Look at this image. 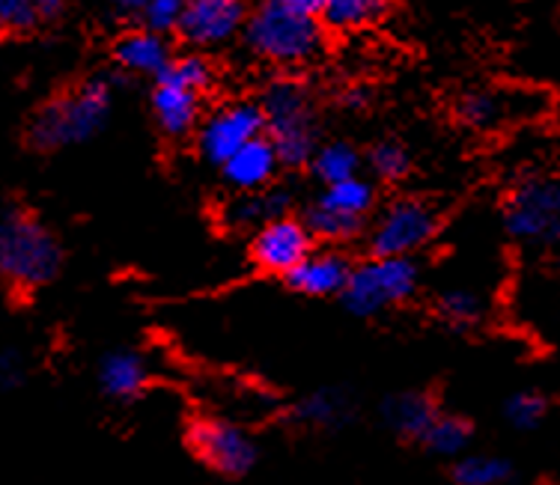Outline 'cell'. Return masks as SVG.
I'll return each mask as SVG.
<instances>
[{
    "mask_svg": "<svg viewBox=\"0 0 560 485\" xmlns=\"http://www.w3.org/2000/svg\"><path fill=\"white\" fill-rule=\"evenodd\" d=\"M108 3L117 12H140V7H143V0H108Z\"/></svg>",
    "mask_w": 560,
    "mask_h": 485,
    "instance_id": "36",
    "label": "cell"
},
{
    "mask_svg": "<svg viewBox=\"0 0 560 485\" xmlns=\"http://www.w3.org/2000/svg\"><path fill=\"white\" fill-rule=\"evenodd\" d=\"M152 381V367L147 355H140L138 348H110L98 357L96 367V385L102 397L110 402L140 400Z\"/></svg>",
    "mask_w": 560,
    "mask_h": 485,
    "instance_id": "12",
    "label": "cell"
},
{
    "mask_svg": "<svg viewBox=\"0 0 560 485\" xmlns=\"http://www.w3.org/2000/svg\"><path fill=\"white\" fill-rule=\"evenodd\" d=\"M453 485H506L513 480V462L492 453H465L453 462Z\"/></svg>",
    "mask_w": 560,
    "mask_h": 485,
    "instance_id": "25",
    "label": "cell"
},
{
    "mask_svg": "<svg viewBox=\"0 0 560 485\" xmlns=\"http://www.w3.org/2000/svg\"><path fill=\"white\" fill-rule=\"evenodd\" d=\"M456 117L468 129H495L498 122L504 119V102L492 90H471L456 102Z\"/></svg>",
    "mask_w": 560,
    "mask_h": 485,
    "instance_id": "27",
    "label": "cell"
},
{
    "mask_svg": "<svg viewBox=\"0 0 560 485\" xmlns=\"http://www.w3.org/2000/svg\"><path fill=\"white\" fill-rule=\"evenodd\" d=\"M66 3L69 0H33V10L39 15V22H51L66 10Z\"/></svg>",
    "mask_w": 560,
    "mask_h": 485,
    "instance_id": "35",
    "label": "cell"
},
{
    "mask_svg": "<svg viewBox=\"0 0 560 485\" xmlns=\"http://www.w3.org/2000/svg\"><path fill=\"white\" fill-rule=\"evenodd\" d=\"M110 108L114 78H90L33 110L27 122V146L36 152H60L93 141L108 126Z\"/></svg>",
    "mask_w": 560,
    "mask_h": 485,
    "instance_id": "2",
    "label": "cell"
},
{
    "mask_svg": "<svg viewBox=\"0 0 560 485\" xmlns=\"http://www.w3.org/2000/svg\"><path fill=\"white\" fill-rule=\"evenodd\" d=\"M31 378V357L19 345H0V393L22 390Z\"/></svg>",
    "mask_w": 560,
    "mask_h": 485,
    "instance_id": "30",
    "label": "cell"
},
{
    "mask_svg": "<svg viewBox=\"0 0 560 485\" xmlns=\"http://www.w3.org/2000/svg\"><path fill=\"white\" fill-rule=\"evenodd\" d=\"M352 400L349 393L340 388H319L304 393L302 400L290 409V421L304 429H323L335 431L343 429L346 423L352 421Z\"/></svg>",
    "mask_w": 560,
    "mask_h": 485,
    "instance_id": "19",
    "label": "cell"
},
{
    "mask_svg": "<svg viewBox=\"0 0 560 485\" xmlns=\"http://www.w3.org/2000/svg\"><path fill=\"white\" fill-rule=\"evenodd\" d=\"M352 259L335 248H316L307 259H302L295 269L283 277L292 292L304 298H340L349 274H352Z\"/></svg>",
    "mask_w": 560,
    "mask_h": 485,
    "instance_id": "13",
    "label": "cell"
},
{
    "mask_svg": "<svg viewBox=\"0 0 560 485\" xmlns=\"http://www.w3.org/2000/svg\"><path fill=\"white\" fill-rule=\"evenodd\" d=\"M316 205H323L328 212L355 221V224H370V215L376 212V185L364 179V176H352L346 182L325 185L323 194L313 200Z\"/></svg>",
    "mask_w": 560,
    "mask_h": 485,
    "instance_id": "20",
    "label": "cell"
},
{
    "mask_svg": "<svg viewBox=\"0 0 560 485\" xmlns=\"http://www.w3.org/2000/svg\"><path fill=\"white\" fill-rule=\"evenodd\" d=\"M292 203L295 197L280 185H271L266 191L257 194H236L224 209V224L236 229H259L269 221L292 215Z\"/></svg>",
    "mask_w": 560,
    "mask_h": 485,
    "instance_id": "18",
    "label": "cell"
},
{
    "mask_svg": "<svg viewBox=\"0 0 560 485\" xmlns=\"http://www.w3.org/2000/svg\"><path fill=\"white\" fill-rule=\"evenodd\" d=\"M185 443L203 468L230 480L248 476L259 462L257 438L245 426L215 414H203L188 423Z\"/></svg>",
    "mask_w": 560,
    "mask_h": 485,
    "instance_id": "8",
    "label": "cell"
},
{
    "mask_svg": "<svg viewBox=\"0 0 560 485\" xmlns=\"http://www.w3.org/2000/svg\"><path fill=\"white\" fill-rule=\"evenodd\" d=\"M266 3H275L280 10L299 12V15H311V19H319V10H323L325 0H266Z\"/></svg>",
    "mask_w": 560,
    "mask_h": 485,
    "instance_id": "33",
    "label": "cell"
},
{
    "mask_svg": "<svg viewBox=\"0 0 560 485\" xmlns=\"http://www.w3.org/2000/svg\"><path fill=\"white\" fill-rule=\"evenodd\" d=\"M150 105L155 126L171 141L195 134L200 119H203V96L185 90V86L167 84V81H155Z\"/></svg>",
    "mask_w": 560,
    "mask_h": 485,
    "instance_id": "15",
    "label": "cell"
},
{
    "mask_svg": "<svg viewBox=\"0 0 560 485\" xmlns=\"http://www.w3.org/2000/svg\"><path fill=\"white\" fill-rule=\"evenodd\" d=\"M311 173L323 185H337L352 179L361 170V152L349 141H328L319 143L311 158Z\"/></svg>",
    "mask_w": 560,
    "mask_h": 485,
    "instance_id": "24",
    "label": "cell"
},
{
    "mask_svg": "<svg viewBox=\"0 0 560 485\" xmlns=\"http://www.w3.org/2000/svg\"><path fill=\"white\" fill-rule=\"evenodd\" d=\"M155 81H167V84L185 86L191 93H200L203 96L209 86L215 84V66L200 51H191V55H176L171 60V66L164 69L162 75Z\"/></svg>",
    "mask_w": 560,
    "mask_h": 485,
    "instance_id": "26",
    "label": "cell"
},
{
    "mask_svg": "<svg viewBox=\"0 0 560 485\" xmlns=\"http://www.w3.org/2000/svg\"><path fill=\"white\" fill-rule=\"evenodd\" d=\"M340 105L346 110H364L370 105V90L364 84H352L346 86L343 93H340Z\"/></svg>",
    "mask_w": 560,
    "mask_h": 485,
    "instance_id": "34",
    "label": "cell"
},
{
    "mask_svg": "<svg viewBox=\"0 0 560 485\" xmlns=\"http://www.w3.org/2000/svg\"><path fill=\"white\" fill-rule=\"evenodd\" d=\"M266 134V122H262V110L257 102H226L215 108L209 117L200 119L197 126V152L206 162L221 164L238 152L245 143L257 141Z\"/></svg>",
    "mask_w": 560,
    "mask_h": 485,
    "instance_id": "9",
    "label": "cell"
},
{
    "mask_svg": "<svg viewBox=\"0 0 560 485\" xmlns=\"http://www.w3.org/2000/svg\"><path fill=\"white\" fill-rule=\"evenodd\" d=\"M439 414H442V405L423 390H399L382 402V423L394 435L415 443H420V438L427 435Z\"/></svg>",
    "mask_w": 560,
    "mask_h": 485,
    "instance_id": "16",
    "label": "cell"
},
{
    "mask_svg": "<svg viewBox=\"0 0 560 485\" xmlns=\"http://www.w3.org/2000/svg\"><path fill=\"white\" fill-rule=\"evenodd\" d=\"M66 250L55 227L19 200H0V289L27 298L60 277Z\"/></svg>",
    "mask_w": 560,
    "mask_h": 485,
    "instance_id": "1",
    "label": "cell"
},
{
    "mask_svg": "<svg viewBox=\"0 0 560 485\" xmlns=\"http://www.w3.org/2000/svg\"><path fill=\"white\" fill-rule=\"evenodd\" d=\"M504 229L522 248H560V176L528 173L504 197Z\"/></svg>",
    "mask_w": 560,
    "mask_h": 485,
    "instance_id": "5",
    "label": "cell"
},
{
    "mask_svg": "<svg viewBox=\"0 0 560 485\" xmlns=\"http://www.w3.org/2000/svg\"><path fill=\"white\" fill-rule=\"evenodd\" d=\"M471 441H475V426H471V421H465L459 414L442 411L432 421L427 435L420 438V447L430 450V453L442 456V459H459V456L468 453Z\"/></svg>",
    "mask_w": 560,
    "mask_h": 485,
    "instance_id": "21",
    "label": "cell"
},
{
    "mask_svg": "<svg viewBox=\"0 0 560 485\" xmlns=\"http://www.w3.org/2000/svg\"><path fill=\"white\" fill-rule=\"evenodd\" d=\"M266 122V138L278 152L280 167H307L319 146L316 105L302 81L275 78L257 102Z\"/></svg>",
    "mask_w": 560,
    "mask_h": 485,
    "instance_id": "3",
    "label": "cell"
},
{
    "mask_svg": "<svg viewBox=\"0 0 560 485\" xmlns=\"http://www.w3.org/2000/svg\"><path fill=\"white\" fill-rule=\"evenodd\" d=\"M248 19L245 0H185V12L176 31L197 48H218L236 39Z\"/></svg>",
    "mask_w": 560,
    "mask_h": 485,
    "instance_id": "11",
    "label": "cell"
},
{
    "mask_svg": "<svg viewBox=\"0 0 560 485\" xmlns=\"http://www.w3.org/2000/svg\"><path fill=\"white\" fill-rule=\"evenodd\" d=\"M442 229L439 209L420 197H397L364 229L370 257L415 259Z\"/></svg>",
    "mask_w": 560,
    "mask_h": 485,
    "instance_id": "7",
    "label": "cell"
},
{
    "mask_svg": "<svg viewBox=\"0 0 560 485\" xmlns=\"http://www.w3.org/2000/svg\"><path fill=\"white\" fill-rule=\"evenodd\" d=\"M245 3H248V0H245Z\"/></svg>",
    "mask_w": 560,
    "mask_h": 485,
    "instance_id": "37",
    "label": "cell"
},
{
    "mask_svg": "<svg viewBox=\"0 0 560 485\" xmlns=\"http://www.w3.org/2000/svg\"><path fill=\"white\" fill-rule=\"evenodd\" d=\"M173 51L162 33L152 31H129L114 43V63L140 78H159L171 66Z\"/></svg>",
    "mask_w": 560,
    "mask_h": 485,
    "instance_id": "17",
    "label": "cell"
},
{
    "mask_svg": "<svg viewBox=\"0 0 560 485\" xmlns=\"http://www.w3.org/2000/svg\"><path fill=\"white\" fill-rule=\"evenodd\" d=\"M549 417V400L539 390H516L504 402V421L518 431L537 429Z\"/></svg>",
    "mask_w": 560,
    "mask_h": 485,
    "instance_id": "29",
    "label": "cell"
},
{
    "mask_svg": "<svg viewBox=\"0 0 560 485\" xmlns=\"http://www.w3.org/2000/svg\"><path fill=\"white\" fill-rule=\"evenodd\" d=\"M435 316L451 331H475L486 319V304L475 289L451 286L435 298Z\"/></svg>",
    "mask_w": 560,
    "mask_h": 485,
    "instance_id": "23",
    "label": "cell"
},
{
    "mask_svg": "<svg viewBox=\"0 0 560 485\" xmlns=\"http://www.w3.org/2000/svg\"><path fill=\"white\" fill-rule=\"evenodd\" d=\"M39 24L33 0H0V33H27Z\"/></svg>",
    "mask_w": 560,
    "mask_h": 485,
    "instance_id": "32",
    "label": "cell"
},
{
    "mask_svg": "<svg viewBox=\"0 0 560 485\" xmlns=\"http://www.w3.org/2000/svg\"><path fill=\"white\" fill-rule=\"evenodd\" d=\"M242 36L250 55L283 69L313 63L325 48V27L319 19L280 10L266 0L245 19Z\"/></svg>",
    "mask_w": 560,
    "mask_h": 485,
    "instance_id": "4",
    "label": "cell"
},
{
    "mask_svg": "<svg viewBox=\"0 0 560 485\" xmlns=\"http://www.w3.org/2000/svg\"><path fill=\"white\" fill-rule=\"evenodd\" d=\"M420 289L418 259L366 257L352 265L340 301L358 319H373L390 307L411 301Z\"/></svg>",
    "mask_w": 560,
    "mask_h": 485,
    "instance_id": "6",
    "label": "cell"
},
{
    "mask_svg": "<svg viewBox=\"0 0 560 485\" xmlns=\"http://www.w3.org/2000/svg\"><path fill=\"white\" fill-rule=\"evenodd\" d=\"M185 12V0H143L140 7V19L152 33H171L179 27V19Z\"/></svg>",
    "mask_w": 560,
    "mask_h": 485,
    "instance_id": "31",
    "label": "cell"
},
{
    "mask_svg": "<svg viewBox=\"0 0 560 485\" xmlns=\"http://www.w3.org/2000/svg\"><path fill=\"white\" fill-rule=\"evenodd\" d=\"M366 167L376 176L378 182H402L411 170L409 150L397 141H378L366 152Z\"/></svg>",
    "mask_w": 560,
    "mask_h": 485,
    "instance_id": "28",
    "label": "cell"
},
{
    "mask_svg": "<svg viewBox=\"0 0 560 485\" xmlns=\"http://www.w3.org/2000/svg\"><path fill=\"white\" fill-rule=\"evenodd\" d=\"M388 12V0H325L319 24L331 31H364Z\"/></svg>",
    "mask_w": 560,
    "mask_h": 485,
    "instance_id": "22",
    "label": "cell"
},
{
    "mask_svg": "<svg viewBox=\"0 0 560 485\" xmlns=\"http://www.w3.org/2000/svg\"><path fill=\"white\" fill-rule=\"evenodd\" d=\"M218 170L236 194H257V191H266L275 185V176L280 170L278 152L269 143V138L262 134L257 141L245 143L242 150L233 152Z\"/></svg>",
    "mask_w": 560,
    "mask_h": 485,
    "instance_id": "14",
    "label": "cell"
},
{
    "mask_svg": "<svg viewBox=\"0 0 560 485\" xmlns=\"http://www.w3.org/2000/svg\"><path fill=\"white\" fill-rule=\"evenodd\" d=\"M316 250V241L304 227L302 217L287 215L278 221H269L266 227L254 229L250 238V262L257 265L262 274H275V277H287L302 259H307Z\"/></svg>",
    "mask_w": 560,
    "mask_h": 485,
    "instance_id": "10",
    "label": "cell"
}]
</instances>
